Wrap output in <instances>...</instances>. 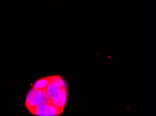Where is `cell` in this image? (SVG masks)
Masks as SVG:
<instances>
[{
    "instance_id": "obj_4",
    "label": "cell",
    "mask_w": 156,
    "mask_h": 116,
    "mask_svg": "<svg viewBox=\"0 0 156 116\" xmlns=\"http://www.w3.org/2000/svg\"><path fill=\"white\" fill-rule=\"evenodd\" d=\"M51 76H48L46 77H42L41 79L37 80L33 84L32 88L37 90H45L48 86L49 81L51 80Z\"/></svg>"
},
{
    "instance_id": "obj_1",
    "label": "cell",
    "mask_w": 156,
    "mask_h": 116,
    "mask_svg": "<svg viewBox=\"0 0 156 116\" xmlns=\"http://www.w3.org/2000/svg\"><path fill=\"white\" fill-rule=\"evenodd\" d=\"M45 91L49 99L55 107L64 110L67 101V85L60 76H51Z\"/></svg>"
},
{
    "instance_id": "obj_2",
    "label": "cell",
    "mask_w": 156,
    "mask_h": 116,
    "mask_svg": "<svg viewBox=\"0 0 156 116\" xmlns=\"http://www.w3.org/2000/svg\"><path fill=\"white\" fill-rule=\"evenodd\" d=\"M51 103L45 90H37L32 88L26 96L25 105L28 111L37 106Z\"/></svg>"
},
{
    "instance_id": "obj_3",
    "label": "cell",
    "mask_w": 156,
    "mask_h": 116,
    "mask_svg": "<svg viewBox=\"0 0 156 116\" xmlns=\"http://www.w3.org/2000/svg\"><path fill=\"white\" fill-rule=\"evenodd\" d=\"M29 111L37 116H57L63 112L62 110L55 107L51 103L37 106Z\"/></svg>"
}]
</instances>
